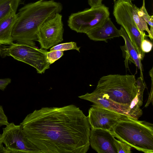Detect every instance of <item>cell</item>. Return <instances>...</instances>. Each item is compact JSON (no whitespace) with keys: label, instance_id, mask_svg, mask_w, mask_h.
I'll return each mask as SVG.
<instances>
[{"label":"cell","instance_id":"1","mask_svg":"<svg viewBox=\"0 0 153 153\" xmlns=\"http://www.w3.org/2000/svg\"><path fill=\"white\" fill-rule=\"evenodd\" d=\"M20 125L41 153H86L89 149L88 117L74 105L35 110Z\"/></svg>","mask_w":153,"mask_h":153},{"label":"cell","instance_id":"2","mask_svg":"<svg viewBox=\"0 0 153 153\" xmlns=\"http://www.w3.org/2000/svg\"><path fill=\"white\" fill-rule=\"evenodd\" d=\"M62 9V4L53 0H39L25 5L16 14L17 20L12 32L13 41L36 47L40 27Z\"/></svg>","mask_w":153,"mask_h":153},{"label":"cell","instance_id":"3","mask_svg":"<svg viewBox=\"0 0 153 153\" xmlns=\"http://www.w3.org/2000/svg\"><path fill=\"white\" fill-rule=\"evenodd\" d=\"M108 131L139 151L153 153V124L149 122L133 119L122 121Z\"/></svg>","mask_w":153,"mask_h":153},{"label":"cell","instance_id":"4","mask_svg":"<svg viewBox=\"0 0 153 153\" xmlns=\"http://www.w3.org/2000/svg\"><path fill=\"white\" fill-rule=\"evenodd\" d=\"M96 88L112 101L129 106L137 92L134 76L128 74L104 76L99 79Z\"/></svg>","mask_w":153,"mask_h":153},{"label":"cell","instance_id":"5","mask_svg":"<svg viewBox=\"0 0 153 153\" xmlns=\"http://www.w3.org/2000/svg\"><path fill=\"white\" fill-rule=\"evenodd\" d=\"M48 51L28 45L13 43L10 45L0 46V56H6L24 62L35 68L37 73H44L51 64L46 58Z\"/></svg>","mask_w":153,"mask_h":153},{"label":"cell","instance_id":"6","mask_svg":"<svg viewBox=\"0 0 153 153\" xmlns=\"http://www.w3.org/2000/svg\"><path fill=\"white\" fill-rule=\"evenodd\" d=\"M114 3L113 14L116 22L125 30L142 60L145 53L142 50L141 44L142 40L146 37L141 34L133 19L131 1L114 0Z\"/></svg>","mask_w":153,"mask_h":153},{"label":"cell","instance_id":"7","mask_svg":"<svg viewBox=\"0 0 153 153\" xmlns=\"http://www.w3.org/2000/svg\"><path fill=\"white\" fill-rule=\"evenodd\" d=\"M108 10V7L102 4L98 7L73 13L69 17L68 25L77 33L86 34L109 17Z\"/></svg>","mask_w":153,"mask_h":153},{"label":"cell","instance_id":"8","mask_svg":"<svg viewBox=\"0 0 153 153\" xmlns=\"http://www.w3.org/2000/svg\"><path fill=\"white\" fill-rule=\"evenodd\" d=\"M3 131L1 137L5 147H3L1 153H41L26 137L20 125L9 123Z\"/></svg>","mask_w":153,"mask_h":153},{"label":"cell","instance_id":"9","mask_svg":"<svg viewBox=\"0 0 153 153\" xmlns=\"http://www.w3.org/2000/svg\"><path fill=\"white\" fill-rule=\"evenodd\" d=\"M63 32L62 16L57 13L40 27L37 41L40 45L41 48L48 49L63 40Z\"/></svg>","mask_w":153,"mask_h":153},{"label":"cell","instance_id":"10","mask_svg":"<svg viewBox=\"0 0 153 153\" xmlns=\"http://www.w3.org/2000/svg\"><path fill=\"white\" fill-rule=\"evenodd\" d=\"M88 116L91 128L108 130L120 121L134 119L127 115L110 110L94 104L89 109Z\"/></svg>","mask_w":153,"mask_h":153},{"label":"cell","instance_id":"11","mask_svg":"<svg viewBox=\"0 0 153 153\" xmlns=\"http://www.w3.org/2000/svg\"><path fill=\"white\" fill-rule=\"evenodd\" d=\"M115 139L108 130L91 128L90 146L98 153H117L115 145Z\"/></svg>","mask_w":153,"mask_h":153},{"label":"cell","instance_id":"12","mask_svg":"<svg viewBox=\"0 0 153 153\" xmlns=\"http://www.w3.org/2000/svg\"><path fill=\"white\" fill-rule=\"evenodd\" d=\"M78 97L91 102L100 107L129 116L130 106L120 105L112 101L105 94L97 88L92 92L87 93Z\"/></svg>","mask_w":153,"mask_h":153},{"label":"cell","instance_id":"13","mask_svg":"<svg viewBox=\"0 0 153 153\" xmlns=\"http://www.w3.org/2000/svg\"><path fill=\"white\" fill-rule=\"evenodd\" d=\"M86 34L90 39L95 41L107 42L108 39L120 36L119 30L114 25L109 17Z\"/></svg>","mask_w":153,"mask_h":153},{"label":"cell","instance_id":"14","mask_svg":"<svg viewBox=\"0 0 153 153\" xmlns=\"http://www.w3.org/2000/svg\"><path fill=\"white\" fill-rule=\"evenodd\" d=\"M119 30L120 36L123 38L125 42V45L124 46H122V49H123L125 52L126 53L125 60L126 67L128 68V60L131 61L140 70V76L143 78L141 60L139 57L137 51L130 41L124 29L121 26Z\"/></svg>","mask_w":153,"mask_h":153},{"label":"cell","instance_id":"15","mask_svg":"<svg viewBox=\"0 0 153 153\" xmlns=\"http://www.w3.org/2000/svg\"><path fill=\"white\" fill-rule=\"evenodd\" d=\"M17 19V14L14 13L0 21V46L10 45L13 43L12 32Z\"/></svg>","mask_w":153,"mask_h":153},{"label":"cell","instance_id":"16","mask_svg":"<svg viewBox=\"0 0 153 153\" xmlns=\"http://www.w3.org/2000/svg\"><path fill=\"white\" fill-rule=\"evenodd\" d=\"M131 7L133 18L140 32L143 36H148L152 40L153 37L151 35L147 23L140 14V8L132 3Z\"/></svg>","mask_w":153,"mask_h":153},{"label":"cell","instance_id":"17","mask_svg":"<svg viewBox=\"0 0 153 153\" xmlns=\"http://www.w3.org/2000/svg\"><path fill=\"white\" fill-rule=\"evenodd\" d=\"M21 0L0 1V21L9 15L16 13Z\"/></svg>","mask_w":153,"mask_h":153},{"label":"cell","instance_id":"18","mask_svg":"<svg viewBox=\"0 0 153 153\" xmlns=\"http://www.w3.org/2000/svg\"><path fill=\"white\" fill-rule=\"evenodd\" d=\"M143 114V111L138 105L137 94L133 100L130 105L129 116L136 120H138Z\"/></svg>","mask_w":153,"mask_h":153},{"label":"cell","instance_id":"19","mask_svg":"<svg viewBox=\"0 0 153 153\" xmlns=\"http://www.w3.org/2000/svg\"><path fill=\"white\" fill-rule=\"evenodd\" d=\"M80 47L77 45L76 42H71L57 45L51 48L50 51H64L70 50H75L80 52Z\"/></svg>","mask_w":153,"mask_h":153},{"label":"cell","instance_id":"20","mask_svg":"<svg viewBox=\"0 0 153 153\" xmlns=\"http://www.w3.org/2000/svg\"><path fill=\"white\" fill-rule=\"evenodd\" d=\"M143 78L140 76L136 80L137 88V95L138 100V105L140 107L143 104V94L146 85L143 81Z\"/></svg>","mask_w":153,"mask_h":153},{"label":"cell","instance_id":"21","mask_svg":"<svg viewBox=\"0 0 153 153\" xmlns=\"http://www.w3.org/2000/svg\"><path fill=\"white\" fill-rule=\"evenodd\" d=\"M140 14L143 18L147 23L150 27V30L151 36L153 35V16H150L148 13L145 5V0H143V5L142 7L140 8Z\"/></svg>","mask_w":153,"mask_h":153},{"label":"cell","instance_id":"22","mask_svg":"<svg viewBox=\"0 0 153 153\" xmlns=\"http://www.w3.org/2000/svg\"><path fill=\"white\" fill-rule=\"evenodd\" d=\"M115 145L117 153H131V147L127 143L115 139Z\"/></svg>","mask_w":153,"mask_h":153},{"label":"cell","instance_id":"23","mask_svg":"<svg viewBox=\"0 0 153 153\" xmlns=\"http://www.w3.org/2000/svg\"><path fill=\"white\" fill-rule=\"evenodd\" d=\"M63 55V51H48L46 53V58L51 65L60 59Z\"/></svg>","mask_w":153,"mask_h":153},{"label":"cell","instance_id":"24","mask_svg":"<svg viewBox=\"0 0 153 153\" xmlns=\"http://www.w3.org/2000/svg\"><path fill=\"white\" fill-rule=\"evenodd\" d=\"M146 38L142 41L141 44V48L143 51L145 53H148L150 51L152 48V43Z\"/></svg>","mask_w":153,"mask_h":153},{"label":"cell","instance_id":"25","mask_svg":"<svg viewBox=\"0 0 153 153\" xmlns=\"http://www.w3.org/2000/svg\"><path fill=\"white\" fill-rule=\"evenodd\" d=\"M153 68L149 72V74L151 77L152 81L151 88L150 94L149 95L148 99L146 102V103L145 106V107L146 108L148 107L150 103L152 102L153 103Z\"/></svg>","mask_w":153,"mask_h":153},{"label":"cell","instance_id":"26","mask_svg":"<svg viewBox=\"0 0 153 153\" xmlns=\"http://www.w3.org/2000/svg\"><path fill=\"white\" fill-rule=\"evenodd\" d=\"M9 123L7 117L4 113L3 108L0 105V126H6Z\"/></svg>","mask_w":153,"mask_h":153},{"label":"cell","instance_id":"27","mask_svg":"<svg viewBox=\"0 0 153 153\" xmlns=\"http://www.w3.org/2000/svg\"><path fill=\"white\" fill-rule=\"evenodd\" d=\"M11 81V79L9 78L0 79V90L4 91Z\"/></svg>","mask_w":153,"mask_h":153},{"label":"cell","instance_id":"28","mask_svg":"<svg viewBox=\"0 0 153 153\" xmlns=\"http://www.w3.org/2000/svg\"><path fill=\"white\" fill-rule=\"evenodd\" d=\"M102 0H88L89 5L91 7H99L102 5Z\"/></svg>","mask_w":153,"mask_h":153},{"label":"cell","instance_id":"29","mask_svg":"<svg viewBox=\"0 0 153 153\" xmlns=\"http://www.w3.org/2000/svg\"><path fill=\"white\" fill-rule=\"evenodd\" d=\"M1 135L0 134V152H1L3 147L2 144L3 143L1 139Z\"/></svg>","mask_w":153,"mask_h":153},{"label":"cell","instance_id":"30","mask_svg":"<svg viewBox=\"0 0 153 153\" xmlns=\"http://www.w3.org/2000/svg\"><path fill=\"white\" fill-rule=\"evenodd\" d=\"M123 0L126 1H134V0Z\"/></svg>","mask_w":153,"mask_h":153},{"label":"cell","instance_id":"31","mask_svg":"<svg viewBox=\"0 0 153 153\" xmlns=\"http://www.w3.org/2000/svg\"><path fill=\"white\" fill-rule=\"evenodd\" d=\"M1 0H0V1H1Z\"/></svg>","mask_w":153,"mask_h":153}]
</instances>
